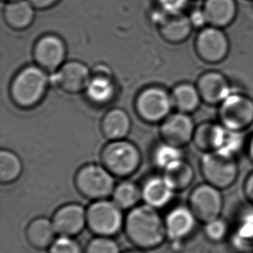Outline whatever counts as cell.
Segmentation results:
<instances>
[{"instance_id": "6da1fadb", "label": "cell", "mask_w": 253, "mask_h": 253, "mask_svg": "<svg viewBox=\"0 0 253 253\" xmlns=\"http://www.w3.org/2000/svg\"><path fill=\"white\" fill-rule=\"evenodd\" d=\"M125 227L129 240L144 249L161 245L167 235L165 222L156 209L147 204L130 210L125 221Z\"/></svg>"}, {"instance_id": "7a4b0ae2", "label": "cell", "mask_w": 253, "mask_h": 253, "mask_svg": "<svg viewBox=\"0 0 253 253\" xmlns=\"http://www.w3.org/2000/svg\"><path fill=\"white\" fill-rule=\"evenodd\" d=\"M49 83V76L44 69L39 66L26 67L11 83V99L21 108L34 107L43 99Z\"/></svg>"}, {"instance_id": "3957f363", "label": "cell", "mask_w": 253, "mask_h": 253, "mask_svg": "<svg viewBox=\"0 0 253 253\" xmlns=\"http://www.w3.org/2000/svg\"><path fill=\"white\" fill-rule=\"evenodd\" d=\"M201 169L206 182L220 190L233 186L239 175L235 155L223 150L205 152L201 160Z\"/></svg>"}, {"instance_id": "277c9868", "label": "cell", "mask_w": 253, "mask_h": 253, "mask_svg": "<svg viewBox=\"0 0 253 253\" xmlns=\"http://www.w3.org/2000/svg\"><path fill=\"white\" fill-rule=\"evenodd\" d=\"M101 162L113 175L126 177L139 168L141 154L137 146L128 141H112L103 149Z\"/></svg>"}, {"instance_id": "5b68a950", "label": "cell", "mask_w": 253, "mask_h": 253, "mask_svg": "<svg viewBox=\"0 0 253 253\" xmlns=\"http://www.w3.org/2000/svg\"><path fill=\"white\" fill-rule=\"evenodd\" d=\"M219 123L227 130L241 132L253 124V100L242 93H231L219 104Z\"/></svg>"}, {"instance_id": "8992f818", "label": "cell", "mask_w": 253, "mask_h": 253, "mask_svg": "<svg viewBox=\"0 0 253 253\" xmlns=\"http://www.w3.org/2000/svg\"><path fill=\"white\" fill-rule=\"evenodd\" d=\"M76 186L85 198L99 201L113 195L114 180L113 174L104 166L89 165L77 172Z\"/></svg>"}, {"instance_id": "52a82bcc", "label": "cell", "mask_w": 253, "mask_h": 253, "mask_svg": "<svg viewBox=\"0 0 253 253\" xmlns=\"http://www.w3.org/2000/svg\"><path fill=\"white\" fill-rule=\"evenodd\" d=\"M122 209L113 202L99 200L86 211V224L92 233L103 237L114 235L123 225Z\"/></svg>"}, {"instance_id": "ba28073f", "label": "cell", "mask_w": 253, "mask_h": 253, "mask_svg": "<svg viewBox=\"0 0 253 253\" xmlns=\"http://www.w3.org/2000/svg\"><path fill=\"white\" fill-rule=\"evenodd\" d=\"M189 208L205 224L218 219L223 209L221 190L209 183L199 185L189 195Z\"/></svg>"}, {"instance_id": "9c48e42d", "label": "cell", "mask_w": 253, "mask_h": 253, "mask_svg": "<svg viewBox=\"0 0 253 253\" xmlns=\"http://www.w3.org/2000/svg\"><path fill=\"white\" fill-rule=\"evenodd\" d=\"M173 106L171 95L165 89L158 86L144 89L136 100L137 114L141 119L151 123L165 120Z\"/></svg>"}, {"instance_id": "30bf717a", "label": "cell", "mask_w": 253, "mask_h": 253, "mask_svg": "<svg viewBox=\"0 0 253 253\" xmlns=\"http://www.w3.org/2000/svg\"><path fill=\"white\" fill-rule=\"evenodd\" d=\"M88 68L80 62H69L49 76L50 83L69 94H77L85 91L91 79Z\"/></svg>"}, {"instance_id": "8fae6325", "label": "cell", "mask_w": 253, "mask_h": 253, "mask_svg": "<svg viewBox=\"0 0 253 253\" xmlns=\"http://www.w3.org/2000/svg\"><path fill=\"white\" fill-rule=\"evenodd\" d=\"M196 50L204 62L218 63L226 58L229 43L226 35L216 27L207 28L199 34Z\"/></svg>"}, {"instance_id": "7c38bea8", "label": "cell", "mask_w": 253, "mask_h": 253, "mask_svg": "<svg viewBox=\"0 0 253 253\" xmlns=\"http://www.w3.org/2000/svg\"><path fill=\"white\" fill-rule=\"evenodd\" d=\"M195 128L191 117L179 112L165 119L160 132L165 143L181 148L193 140Z\"/></svg>"}, {"instance_id": "4fadbf2b", "label": "cell", "mask_w": 253, "mask_h": 253, "mask_svg": "<svg viewBox=\"0 0 253 253\" xmlns=\"http://www.w3.org/2000/svg\"><path fill=\"white\" fill-rule=\"evenodd\" d=\"M65 55V45L55 36L43 37L35 46L36 62L46 72L57 71L61 68Z\"/></svg>"}, {"instance_id": "5bb4252c", "label": "cell", "mask_w": 253, "mask_h": 253, "mask_svg": "<svg viewBox=\"0 0 253 253\" xmlns=\"http://www.w3.org/2000/svg\"><path fill=\"white\" fill-rule=\"evenodd\" d=\"M197 89L202 101L210 106L219 105L232 93L228 80L218 71H209L199 77Z\"/></svg>"}, {"instance_id": "9a60e30c", "label": "cell", "mask_w": 253, "mask_h": 253, "mask_svg": "<svg viewBox=\"0 0 253 253\" xmlns=\"http://www.w3.org/2000/svg\"><path fill=\"white\" fill-rule=\"evenodd\" d=\"M52 223L56 233L72 237L81 233L86 223V212L78 204H69L59 209L53 216Z\"/></svg>"}, {"instance_id": "2e32d148", "label": "cell", "mask_w": 253, "mask_h": 253, "mask_svg": "<svg viewBox=\"0 0 253 253\" xmlns=\"http://www.w3.org/2000/svg\"><path fill=\"white\" fill-rule=\"evenodd\" d=\"M228 132L220 123L206 122L195 128L193 142L203 152L219 151L225 147Z\"/></svg>"}, {"instance_id": "e0dca14e", "label": "cell", "mask_w": 253, "mask_h": 253, "mask_svg": "<svg viewBox=\"0 0 253 253\" xmlns=\"http://www.w3.org/2000/svg\"><path fill=\"white\" fill-rule=\"evenodd\" d=\"M190 208L177 207L169 212L165 219L166 233L171 240H181L188 236L195 228L196 221Z\"/></svg>"}, {"instance_id": "ac0fdd59", "label": "cell", "mask_w": 253, "mask_h": 253, "mask_svg": "<svg viewBox=\"0 0 253 253\" xmlns=\"http://www.w3.org/2000/svg\"><path fill=\"white\" fill-rule=\"evenodd\" d=\"M131 126L130 117L122 109H112L106 113L101 122V130L111 141L121 140L126 137Z\"/></svg>"}, {"instance_id": "d6986e66", "label": "cell", "mask_w": 253, "mask_h": 253, "mask_svg": "<svg viewBox=\"0 0 253 253\" xmlns=\"http://www.w3.org/2000/svg\"><path fill=\"white\" fill-rule=\"evenodd\" d=\"M174 192L165 177H153L144 183L142 198L147 205L159 209L170 202Z\"/></svg>"}, {"instance_id": "ffe728a7", "label": "cell", "mask_w": 253, "mask_h": 253, "mask_svg": "<svg viewBox=\"0 0 253 253\" xmlns=\"http://www.w3.org/2000/svg\"><path fill=\"white\" fill-rule=\"evenodd\" d=\"M102 72L95 74L91 77L88 85L85 88V94L91 102L96 105H105L111 101L115 93V85L109 73Z\"/></svg>"}, {"instance_id": "44dd1931", "label": "cell", "mask_w": 253, "mask_h": 253, "mask_svg": "<svg viewBox=\"0 0 253 253\" xmlns=\"http://www.w3.org/2000/svg\"><path fill=\"white\" fill-rule=\"evenodd\" d=\"M203 10L209 24L213 27H224L233 21L236 5L233 0H207Z\"/></svg>"}, {"instance_id": "7402d4cb", "label": "cell", "mask_w": 253, "mask_h": 253, "mask_svg": "<svg viewBox=\"0 0 253 253\" xmlns=\"http://www.w3.org/2000/svg\"><path fill=\"white\" fill-rule=\"evenodd\" d=\"M55 233L56 232L53 223L46 218L33 219L26 230L29 243L38 249H44L50 247L55 241Z\"/></svg>"}, {"instance_id": "603a6c76", "label": "cell", "mask_w": 253, "mask_h": 253, "mask_svg": "<svg viewBox=\"0 0 253 253\" xmlns=\"http://www.w3.org/2000/svg\"><path fill=\"white\" fill-rule=\"evenodd\" d=\"M191 24L188 17L179 13L171 14L170 17L162 21L160 33L166 41L177 43L184 41L189 36Z\"/></svg>"}, {"instance_id": "cb8c5ba5", "label": "cell", "mask_w": 253, "mask_h": 253, "mask_svg": "<svg viewBox=\"0 0 253 253\" xmlns=\"http://www.w3.org/2000/svg\"><path fill=\"white\" fill-rule=\"evenodd\" d=\"M3 15L7 24L10 27L22 30L28 27L33 20V5L24 0L11 1L4 8Z\"/></svg>"}, {"instance_id": "d4e9b609", "label": "cell", "mask_w": 253, "mask_h": 253, "mask_svg": "<svg viewBox=\"0 0 253 253\" xmlns=\"http://www.w3.org/2000/svg\"><path fill=\"white\" fill-rule=\"evenodd\" d=\"M171 97L173 105L179 112L187 114L196 111L202 101L197 86L189 83H181L176 85Z\"/></svg>"}, {"instance_id": "484cf974", "label": "cell", "mask_w": 253, "mask_h": 253, "mask_svg": "<svg viewBox=\"0 0 253 253\" xmlns=\"http://www.w3.org/2000/svg\"><path fill=\"white\" fill-rule=\"evenodd\" d=\"M164 177L174 191H182L192 184L195 171L189 163L181 159L165 169Z\"/></svg>"}, {"instance_id": "4316f807", "label": "cell", "mask_w": 253, "mask_h": 253, "mask_svg": "<svg viewBox=\"0 0 253 253\" xmlns=\"http://www.w3.org/2000/svg\"><path fill=\"white\" fill-rule=\"evenodd\" d=\"M23 165L20 158L12 151L2 150L0 152V181L9 184L20 176Z\"/></svg>"}, {"instance_id": "83f0119b", "label": "cell", "mask_w": 253, "mask_h": 253, "mask_svg": "<svg viewBox=\"0 0 253 253\" xmlns=\"http://www.w3.org/2000/svg\"><path fill=\"white\" fill-rule=\"evenodd\" d=\"M141 197L142 189L130 181H124L113 190V202L121 209H134Z\"/></svg>"}, {"instance_id": "f1b7e54d", "label": "cell", "mask_w": 253, "mask_h": 253, "mask_svg": "<svg viewBox=\"0 0 253 253\" xmlns=\"http://www.w3.org/2000/svg\"><path fill=\"white\" fill-rule=\"evenodd\" d=\"M181 159H182V156L180 148L167 143L160 144L155 151V163L158 167L164 169Z\"/></svg>"}, {"instance_id": "f546056e", "label": "cell", "mask_w": 253, "mask_h": 253, "mask_svg": "<svg viewBox=\"0 0 253 253\" xmlns=\"http://www.w3.org/2000/svg\"><path fill=\"white\" fill-rule=\"evenodd\" d=\"M253 241V219H247L239 227L236 235L233 238L234 247L246 250L251 247Z\"/></svg>"}, {"instance_id": "4dcf8cb0", "label": "cell", "mask_w": 253, "mask_h": 253, "mask_svg": "<svg viewBox=\"0 0 253 253\" xmlns=\"http://www.w3.org/2000/svg\"><path fill=\"white\" fill-rule=\"evenodd\" d=\"M85 253H120V247L108 237L99 236L90 241Z\"/></svg>"}, {"instance_id": "1f68e13d", "label": "cell", "mask_w": 253, "mask_h": 253, "mask_svg": "<svg viewBox=\"0 0 253 253\" xmlns=\"http://www.w3.org/2000/svg\"><path fill=\"white\" fill-rule=\"evenodd\" d=\"M49 253H82V249L71 237L61 236L52 243Z\"/></svg>"}, {"instance_id": "d6a6232c", "label": "cell", "mask_w": 253, "mask_h": 253, "mask_svg": "<svg viewBox=\"0 0 253 253\" xmlns=\"http://www.w3.org/2000/svg\"><path fill=\"white\" fill-rule=\"evenodd\" d=\"M226 233L227 225L223 219L218 218L206 224L205 233L209 240L219 241L225 238Z\"/></svg>"}, {"instance_id": "836d02e7", "label": "cell", "mask_w": 253, "mask_h": 253, "mask_svg": "<svg viewBox=\"0 0 253 253\" xmlns=\"http://www.w3.org/2000/svg\"><path fill=\"white\" fill-rule=\"evenodd\" d=\"M159 3L168 13L175 14L185 6L187 0H159Z\"/></svg>"}, {"instance_id": "e575fe53", "label": "cell", "mask_w": 253, "mask_h": 253, "mask_svg": "<svg viewBox=\"0 0 253 253\" xmlns=\"http://www.w3.org/2000/svg\"><path fill=\"white\" fill-rule=\"evenodd\" d=\"M190 22L196 27H202L204 24L208 23L204 10H195L193 11L190 16Z\"/></svg>"}, {"instance_id": "d590c367", "label": "cell", "mask_w": 253, "mask_h": 253, "mask_svg": "<svg viewBox=\"0 0 253 253\" xmlns=\"http://www.w3.org/2000/svg\"><path fill=\"white\" fill-rule=\"evenodd\" d=\"M244 193L247 198L253 203V172L248 175L244 185Z\"/></svg>"}, {"instance_id": "8d00e7d4", "label": "cell", "mask_w": 253, "mask_h": 253, "mask_svg": "<svg viewBox=\"0 0 253 253\" xmlns=\"http://www.w3.org/2000/svg\"><path fill=\"white\" fill-rule=\"evenodd\" d=\"M58 0H30L29 2L33 5V7L38 9H45L51 6L52 4L56 3Z\"/></svg>"}, {"instance_id": "74e56055", "label": "cell", "mask_w": 253, "mask_h": 253, "mask_svg": "<svg viewBox=\"0 0 253 253\" xmlns=\"http://www.w3.org/2000/svg\"><path fill=\"white\" fill-rule=\"evenodd\" d=\"M248 155L251 160L253 162V135L251 137L249 144H248Z\"/></svg>"}, {"instance_id": "f35d334b", "label": "cell", "mask_w": 253, "mask_h": 253, "mask_svg": "<svg viewBox=\"0 0 253 253\" xmlns=\"http://www.w3.org/2000/svg\"><path fill=\"white\" fill-rule=\"evenodd\" d=\"M137 253V252H129V253Z\"/></svg>"}, {"instance_id": "ab89813d", "label": "cell", "mask_w": 253, "mask_h": 253, "mask_svg": "<svg viewBox=\"0 0 253 253\" xmlns=\"http://www.w3.org/2000/svg\"><path fill=\"white\" fill-rule=\"evenodd\" d=\"M10 1H15V0H10Z\"/></svg>"}, {"instance_id": "60d3db41", "label": "cell", "mask_w": 253, "mask_h": 253, "mask_svg": "<svg viewBox=\"0 0 253 253\" xmlns=\"http://www.w3.org/2000/svg\"></svg>"}]
</instances>
